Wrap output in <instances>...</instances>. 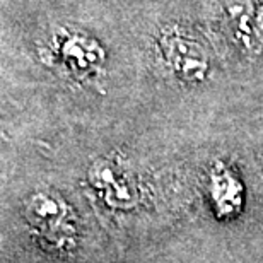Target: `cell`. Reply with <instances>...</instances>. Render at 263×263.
Listing matches in <instances>:
<instances>
[{"instance_id":"1","label":"cell","mask_w":263,"mask_h":263,"mask_svg":"<svg viewBox=\"0 0 263 263\" xmlns=\"http://www.w3.org/2000/svg\"><path fill=\"white\" fill-rule=\"evenodd\" d=\"M162 41L164 53L178 76L186 81H200L203 77L207 70V60L200 46L180 36H170Z\"/></svg>"}]
</instances>
